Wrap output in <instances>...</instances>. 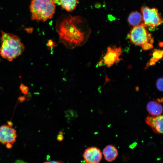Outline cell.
<instances>
[{"instance_id":"cell-1","label":"cell","mask_w":163,"mask_h":163,"mask_svg":"<svg viewBox=\"0 0 163 163\" xmlns=\"http://www.w3.org/2000/svg\"><path fill=\"white\" fill-rule=\"evenodd\" d=\"M59 42L69 49L84 45L87 41L91 30L86 20L80 16L62 14L56 26Z\"/></svg>"},{"instance_id":"cell-2","label":"cell","mask_w":163,"mask_h":163,"mask_svg":"<svg viewBox=\"0 0 163 163\" xmlns=\"http://www.w3.org/2000/svg\"><path fill=\"white\" fill-rule=\"evenodd\" d=\"M0 55L9 62L22 54L25 46L16 35L2 31Z\"/></svg>"},{"instance_id":"cell-3","label":"cell","mask_w":163,"mask_h":163,"mask_svg":"<svg viewBox=\"0 0 163 163\" xmlns=\"http://www.w3.org/2000/svg\"><path fill=\"white\" fill-rule=\"evenodd\" d=\"M30 9L33 20L44 22L51 19L55 13L54 0H32Z\"/></svg>"},{"instance_id":"cell-4","label":"cell","mask_w":163,"mask_h":163,"mask_svg":"<svg viewBox=\"0 0 163 163\" xmlns=\"http://www.w3.org/2000/svg\"><path fill=\"white\" fill-rule=\"evenodd\" d=\"M127 38L132 44L137 46H140L146 42L152 44L154 42L151 34L143 23L133 27L128 34Z\"/></svg>"},{"instance_id":"cell-5","label":"cell","mask_w":163,"mask_h":163,"mask_svg":"<svg viewBox=\"0 0 163 163\" xmlns=\"http://www.w3.org/2000/svg\"><path fill=\"white\" fill-rule=\"evenodd\" d=\"M141 10L143 24L150 31H153L155 27L162 23L161 16L156 8L143 6Z\"/></svg>"},{"instance_id":"cell-6","label":"cell","mask_w":163,"mask_h":163,"mask_svg":"<svg viewBox=\"0 0 163 163\" xmlns=\"http://www.w3.org/2000/svg\"><path fill=\"white\" fill-rule=\"evenodd\" d=\"M120 46L118 47L114 45L108 46L105 55L103 57V62L108 67H110L115 64L117 63L122 59L120 58L121 54Z\"/></svg>"},{"instance_id":"cell-7","label":"cell","mask_w":163,"mask_h":163,"mask_svg":"<svg viewBox=\"0 0 163 163\" xmlns=\"http://www.w3.org/2000/svg\"><path fill=\"white\" fill-rule=\"evenodd\" d=\"M17 136L15 129L12 126L4 125L0 126V142L2 144H13Z\"/></svg>"},{"instance_id":"cell-8","label":"cell","mask_w":163,"mask_h":163,"mask_svg":"<svg viewBox=\"0 0 163 163\" xmlns=\"http://www.w3.org/2000/svg\"><path fill=\"white\" fill-rule=\"evenodd\" d=\"M82 156L84 160L87 163H98L101 161L102 158L101 150L94 146L86 149Z\"/></svg>"},{"instance_id":"cell-9","label":"cell","mask_w":163,"mask_h":163,"mask_svg":"<svg viewBox=\"0 0 163 163\" xmlns=\"http://www.w3.org/2000/svg\"><path fill=\"white\" fill-rule=\"evenodd\" d=\"M163 116H148L145 119L146 123L152 129L155 133H163Z\"/></svg>"},{"instance_id":"cell-10","label":"cell","mask_w":163,"mask_h":163,"mask_svg":"<svg viewBox=\"0 0 163 163\" xmlns=\"http://www.w3.org/2000/svg\"><path fill=\"white\" fill-rule=\"evenodd\" d=\"M103 154L106 160L111 162L116 159L118 155V152L117 149L115 146L109 145L104 149Z\"/></svg>"},{"instance_id":"cell-11","label":"cell","mask_w":163,"mask_h":163,"mask_svg":"<svg viewBox=\"0 0 163 163\" xmlns=\"http://www.w3.org/2000/svg\"><path fill=\"white\" fill-rule=\"evenodd\" d=\"M146 109L148 112L153 116L161 115L163 110L162 107L159 102L152 101L147 103Z\"/></svg>"},{"instance_id":"cell-12","label":"cell","mask_w":163,"mask_h":163,"mask_svg":"<svg viewBox=\"0 0 163 163\" xmlns=\"http://www.w3.org/2000/svg\"><path fill=\"white\" fill-rule=\"evenodd\" d=\"M127 21L129 25L133 27L143 23L142 15L137 11H133L129 14Z\"/></svg>"},{"instance_id":"cell-13","label":"cell","mask_w":163,"mask_h":163,"mask_svg":"<svg viewBox=\"0 0 163 163\" xmlns=\"http://www.w3.org/2000/svg\"><path fill=\"white\" fill-rule=\"evenodd\" d=\"M60 5L64 9L69 12H72L76 8L78 0H58Z\"/></svg>"},{"instance_id":"cell-14","label":"cell","mask_w":163,"mask_h":163,"mask_svg":"<svg viewBox=\"0 0 163 163\" xmlns=\"http://www.w3.org/2000/svg\"><path fill=\"white\" fill-rule=\"evenodd\" d=\"M152 57L158 59L159 60L162 59L163 56V50L155 49L153 50Z\"/></svg>"},{"instance_id":"cell-15","label":"cell","mask_w":163,"mask_h":163,"mask_svg":"<svg viewBox=\"0 0 163 163\" xmlns=\"http://www.w3.org/2000/svg\"><path fill=\"white\" fill-rule=\"evenodd\" d=\"M163 78H158L156 82V86L158 89L161 91H163Z\"/></svg>"},{"instance_id":"cell-16","label":"cell","mask_w":163,"mask_h":163,"mask_svg":"<svg viewBox=\"0 0 163 163\" xmlns=\"http://www.w3.org/2000/svg\"><path fill=\"white\" fill-rule=\"evenodd\" d=\"M142 48L144 50H147L153 48V45L149 42L145 43L141 45Z\"/></svg>"},{"instance_id":"cell-17","label":"cell","mask_w":163,"mask_h":163,"mask_svg":"<svg viewBox=\"0 0 163 163\" xmlns=\"http://www.w3.org/2000/svg\"><path fill=\"white\" fill-rule=\"evenodd\" d=\"M20 89L22 93L24 94H27L28 91V87L22 84L20 85Z\"/></svg>"},{"instance_id":"cell-18","label":"cell","mask_w":163,"mask_h":163,"mask_svg":"<svg viewBox=\"0 0 163 163\" xmlns=\"http://www.w3.org/2000/svg\"><path fill=\"white\" fill-rule=\"evenodd\" d=\"M47 45L50 50L51 49V50H52L53 48L56 46V44L51 40H50L48 41Z\"/></svg>"},{"instance_id":"cell-19","label":"cell","mask_w":163,"mask_h":163,"mask_svg":"<svg viewBox=\"0 0 163 163\" xmlns=\"http://www.w3.org/2000/svg\"><path fill=\"white\" fill-rule=\"evenodd\" d=\"M63 134V132L62 131H60L59 132V134L57 137V139L59 141L61 142L64 139Z\"/></svg>"},{"instance_id":"cell-20","label":"cell","mask_w":163,"mask_h":163,"mask_svg":"<svg viewBox=\"0 0 163 163\" xmlns=\"http://www.w3.org/2000/svg\"><path fill=\"white\" fill-rule=\"evenodd\" d=\"M45 163H62L63 162L62 161H56V160H52V161H47L46 162H45Z\"/></svg>"},{"instance_id":"cell-21","label":"cell","mask_w":163,"mask_h":163,"mask_svg":"<svg viewBox=\"0 0 163 163\" xmlns=\"http://www.w3.org/2000/svg\"><path fill=\"white\" fill-rule=\"evenodd\" d=\"M103 59H101L97 64V66L100 67L103 65Z\"/></svg>"},{"instance_id":"cell-22","label":"cell","mask_w":163,"mask_h":163,"mask_svg":"<svg viewBox=\"0 0 163 163\" xmlns=\"http://www.w3.org/2000/svg\"><path fill=\"white\" fill-rule=\"evenodd\" d=\"M6 144L7 147L8 148H10L12 146V144L10 143H8Z\"/></svg>"},{"instance_id":"cell-23","label":"cell","mask_w":163,"mask_h":163,"mask_svg":"<svg viewBox=\"0 0 163 163\" xmlns=\"http://www.w3.org/2000/svg\"><path fill=\"white\" fill-rule=\"evenodd\" d=\"M157 101L159 102H162L163 99L162 98L160 99L158 98L157 99Z\"/></svg>"},{"instance_id":"cell-24","label":"cell","mask_w":163,"mask_h":163,"mask_svg":"<svg viewBox=\"0 0 163 163\" xmlns=\"http://www.w3.org/2000/svg\"><path fill=\"white\" fill-rule=\"evenodd\" d=\"M159 46L160 47H162L163 46V43L162 42H160L158 44Z\"/></svg>"}]
</instances>
